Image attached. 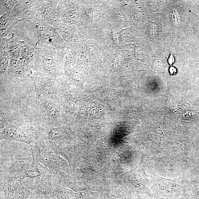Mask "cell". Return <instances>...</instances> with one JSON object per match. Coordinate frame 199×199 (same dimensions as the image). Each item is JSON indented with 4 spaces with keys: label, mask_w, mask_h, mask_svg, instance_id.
<instances>
[{
    "label": "cell",
    "mask_w": 199,
    "mask_h": 199,
    "mask_svg": "<svg viewBox=\"0 0 199 199\" xmlns=\"http://www.w3.org/2000/svg\"><path fill=\"white\" fill-rule=\"evenodd\" d=\"M62 182L61 176L50 174L33 179H26L20 182L26 188L41 198L51 197L53 190Z\"/></svg>",
    "instance_id": "6da1fadb"
},
{
    "label": "cell",
    "mask_w": 199,
    "mask_h": 199,
    "mask_svg": "<svg viewBox=\"0 0 199 199\" xmlns=\"http://www.w3.org/2000/svg\"><path fill=\"white\" fill-rule=\"evenodd\" d=\"M32 149L33 159L37 160L53 173L61 176L63 162L66 161L62 155L53 151L43 150L38 146Z\"/></svg>",
    "instance_id": "7a4b0ae2"
},
{
    "label": "cell",
    "mask_w": 199,
    "mask_h": 199,
    "mask_svg": "<svg viewBox=\"0 0 199 199\" xmlns=\"http://www.w3.org/2000/svg\"><path fill=\"white\" fill-rule=\"evenodd\" d=\"M1 139L23 142L30 145L32 148L37 146L38 143L37 133L35 130L9 124L1 129Z\"/></svg>",
    "instance_id": "3957f363"
},
{
    "label": "cell",
    "mask_w": 199,
    "mask_h": 199,
    "mask_svg": "<svg viewBox=\"0 0 199 199\" xmlns=\"http://www.w3.org/2000/svg\"><path fill=\"white\" fill-rule=\"evenodd\" d=\"M1 191L7 199H29L33 197L32 193L20 182L1 179Z\"/></svg>",
    "instance_id": "277c9868"
},
{
    "label": "cell",
    "mask_w": 199,
    "mask_h": 199,
    "mask_svg": "<svg viewBox=\"0 0 199 199\" xmlns=\"http://www.w3.org/2000/svg\"><path fill=\"white\" fill-rule=\"evenodd\" d=\"M42 110L46 117L50 119H58L59 109L58 103L51 100H44L42 102Z\"/></svg>",
    "instance_id": "5b68a950"
},
{
    "label": "cell",
    "mask_w": 199,
    "mask_h": 199,
    "mask_svg": "<svg viewBox=\"0 0 199 199\" xmlns=\"http://www.w3.org/2000/svg\"><path fill=\"white\" fill-rule=\"evenodd\" d=\"M9 57L7 51H1V74H4L6 73L9 64Z\"/></svg>",
    "instance_id": "8992f818"
},
{
    "label": "cell",
    "mask_w": 199,
    "mask_h": 199,
    "mask_svg": "<svg viewBox=\"0 0 199 199\" xmlns=\"http://www.w3.org/2000/svg\"><path fill=\"white\" fill-rule=\"evenodd\" d=\"M170 18L175 26L177 27L180 24L181 19L177 11L173 10L170 12Z\"/></svg>",
    "instance_id": "52a82bcc"
},
{
    "label": "cell",
    "mask_w": 199,
    "mask_h": 199,
    "mask_svg": "<svg viewBox=\"0 0 199 199\" xmlns=\"http://www.w3.org/2000/svg\"><path fill=\"white\" fill-rule=\"evenodd\" d=\"M174 62H175V57H174L173 52H172L171 55H170L169 59H168V62L170 65H171Z\"/></svg>",
    "instance_id": "ba28073f"
},
{
    "label": "cell",
    "mask_w": 199,
    "mask_h": 199,
    "mask_svg": "<svg viewBox=\"0 0 199 199\" xmlns=\"http://www.w3.org/2000/svg\"><path fill=\"white\" fill-rule=\"evenodd\" d=\"M170 72L171 75H175L177 72V70L175 68L171 67L170 68Z\"/></svg>",
    "instance_id": "9c48e42d"
}]
</instances>
